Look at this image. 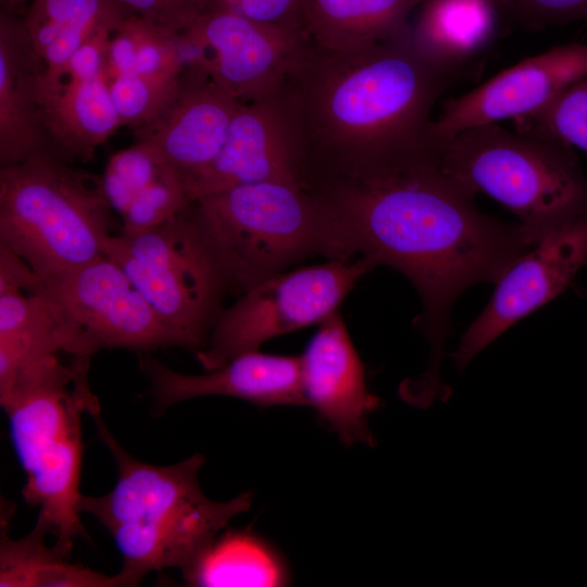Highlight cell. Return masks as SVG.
<instances>
[{"mask_svg":"<svg viewBox=\"0 0 587 587\" xmlns=\"http://www.w3.org/2000/svg\"><path fill=\"white\" fill-rule=\"evenodd\" d=\"M332 215L344 260L357 254L407 276L423 305L419 327L430 346L426 371L410 388L444 395L440 364L457 297L497 283L529 247L519 224L483 213L475 195L449 177L432 153L399 168L312 189Z\"/></svg>","mask_w":587,"mask_h":587,"instance_id":"cell-1","label":"cell"},{"mask_svg":"<svg viewBox=\"0 0 587 587\" xmlns=\"http://www.w3.org/2000/svg\"><path fill=\"white\" fill-rule=\"evenodd\" d=\"M452 76L414 49L411 30L365 48L312 40L288 79L305 185L390 171L430 153L432 111Z\"/></svg>","mask_w":587,"mask_h":587,"instance_id":"cell-2","label":"cell"},{"mask_svg":"<svg viewBox=\"0 0 587 587\" xmlns=\"http://www.w3.org/2000/svg\"><path fill=\"white\" fill-rule=\"evenodd\" d=\"M92 417L116 463L117 480L103 496L82 495L78 511L108 529L123 558L120 573L132 586L153 571H183L233 517L250 509V491L224 502L202 492V454L165 466L141 462L118 444L100 412Z\"/></svg>","mask_w":587,"mask_h":587,"instance_id":"cell-3","label":"cell"},{"mask_svg":"<svg viewBox=\"0 0 587 587\" xmlns=\"http://www.w3.org/2000/svg\"><path fill=\"white\" fill-rule=\"evenodd\" d=\"M430 152L449 177L513 212L529 247L587 211V176L572 147L547 133L484 124L432 141Z\"/></svg>","mask_w":587,"mask_h":587,"instance_id":"cell-4","label":"cell"},{"mask_svg":"<svg viewBox=\"0 0 587 587\" xmlns=\"http://www.w3.org/2000/svg\"><path fill=\"white\" fill-rule=\"evenodd\" d=\"M90 359L61 360L0 401L26 475L24 500L39 509L36 523L54 536V549L66 558L85 534L78 511L82 419L100 412L88 380Z\"/></svg>","mask_w":587,"mask_h":587,"instance_id":"cell-5","label":"cell"},{"mask_svg":"<svg viewBox=\"0 0 587 587\" xmlns=\"http://www.w3.org/2000/svg\"><path fill=\"white\" fill-rule=\"evenodd\" d=\"M191 208L229 292L241 295L315 254L342 260L329 210L310 188L246 184L199 198Z\"/></svg>","mask_w":587,"mask_h":587,"instance_id":"cell-6","label":"cell"},{"mask_svg":"<svg viewBox=\"0 0 587 587\" xmlns=\"http://www.w3.org/2000/svg\"><path fill=\"white\" fill-rule=\"evenodd\" d=\"M113 212L101 177L50 152L0 168V246L39 276L107 255Z\"/></svg>","mask_w":587,"mask_h":587,"instance_id":"cell-7","label":"cell"},{"mask_svg":"<svg viewBox=\"0 0 587 587\" xmlns=\"http://www.w3.org/2000/svg\"><path fill=\"white\" fill-rule=\"evenodd\" d=\"M191 204L150 228L121 229L110 237L105 254L122 267L183 348L197 352L204 347L229 290Z\"/></svg>","mask_w":587,"mask_h":587,"instance_id":"cell-8","label":"cell"},{"mask_svg":"<svg viewBox=\"0 0 587 587\" xmlns=\"http://www.w3.org/2000/svg\"><path fill=\"white\" fill-rule=\"evenodd\" d=\"M30 285L43 298L61 348L70 355L92 357L112 348H183L178 336L108 255L49 277L32 270Z\"/></svg>","mask_w":587,"mask_h":587,"instance_id":"cell-9","label":"cell"},{"mask_svg":"<svg viewBox=\"0 0 587 587\" xmlns=\"http://www.w3.org/2000/svg\"><path fill=\"white\" fill-rule=\"evenodd\" d=\"M375 265L367 259L282 272L254 285L218 314L203 348L195 352L205 371L280 335L323 322Z\"/></svg>","mask_w":587,"mask_h":587,"instance_id":"cell-10","label":"cell"},{"mask_svg":"<svg viewBox=\"0 0 587 587\" xmlns=\"http://www.w3.org/2000/svg\"><path fill=\"white\" fill-rule=\"evenodd\" d=\"M310 42L222 12H204L180 33L185 65L202 70L242 103L285 86Z\"/></svg>","mask_w":587,"mask_h":587,"instance_id":"cell-11","label":"cell"},{"mask_svg":"<svg viewBox=\"0 0 587 587\" xmlns=\"http://www.w3.org/2000/svg\"><path fill=\"white\" fill-rule=\"evenodd\" d=\"M260 182L307 187L299 120L288 82L263 98L240 103L220 153L209 166L187 178V188L193 202Z\"/></svg>","mask_w":587,"mask_h":587,"instance_id":"cell-12","label":"cell"},{"mask_svg":"<svg viewBox=\"0 0 587 587\" xmlns=\"http://www.w3.org/2000/svg\"><path fill=\"white\" fill-rule=\"evenodd\" d=\"M110 30L88 39L60 71L45 68L38 102L48 152L72 163L88 162L122 126L105 75Z\"/></svg>","mask_w":587,"mask_h":587,"instance_id":"cell-13","label":"cell"},{"mask_svg":"<svg viewBox=\"0 0 587 587\" xmlns=\"http://www.w3.org/2000/svg\"><path fill=\"white\" fill-rule=\"evenodd\" d=\"M529 249L496 283L492 298L463 334L452 359L459 371L490 342L559 296L587 262V211Z\"/></svg>","mask_w":587,"mask_h":587,"instance_id":"cell-14","label":"cell"},{"mask_svg":"<svg viewBox=\"0 0 587 587\" xmlns=\"http://www.w3.org/2000/svg\"><path fill=\"white\" fill-rule=\"evenodd\" d=\"M587 77V45L571 42L527 58L483 85L442 103L429 142L484 124L528 116L571 84Z\"/></svg>","mask_w":587,"mask_h":587,"instance_id":"cell-15","label":"cell"},{"mask_svg":"<svg viewBox=\"0 0 587 587\" xmlns=\"http://www.w3.org/2000/svg\"><path fill=\"white\" fill-rule=\"evenodd\" d=\"M299 357L307 405L317 412L344 444L372 445L367 417L379 400L367 389L363 363L339 312L320 323Z\"/></svg>","mask_w":587,"mask_h":587,"instance_id":"cell-16","label":"cell"},{"mask_svg":"<svg viewBox=\"0 0 587 587\" xmlns=\"http://www.w3.org/2000/svg\"><path fill=\"white\" fill-rule=\"evenodd\" d=\"M139 367L151 383L155 409L207 396H226L259 407L307 405L299 355L241 353L203 374L176 372L150 357L139 358Z\"/></svg>","mask_w":587,"mask_h":587,"instance_id":"cell-17","label":"cell"},{"mask_svg":"<svg viewBox=\"0 0 587 587\" xmlns=\"http://www.w3.org/2000/svg\"><path fill=\"white\" fill-rule=\"evenodd\" d=\"M240 103L204 72L186 67L174 100L152 122L134 129L135 142L153 149L187 180L217 157Z\"/></svg>","mask_w":587,"mask_h":587,"instance_id":"cell-18","label":"cell"},{"mask_svg":"<svg viewBox=\"0 0 587 587\" xmlns=\"http://www.w3.org/2000/svg\"><path fill=\"white\" fill-rule=\"evenodd\" d=\"M32 268L0 246V401L59 362L55 323L30 285Z\"/></svg>","mask_w":587,"mask_h":587,"instance_id":"cell-19","label":"cell"},{"mask_svg":"<svg viewBox=\"0 0 587 587\" xmlns=\"http://www.w3.org/2000/svg\"><path fill=\"white\" fill-rule=\"evenodd\" d=\"M45 65L23 20L0 17V165L21 163L48 152L38 102V78Z\"/></svg>","mask_w":587,"mask_h":587,"instance_id":"cell-20","label":"cell"},{"mask_svg":"<svg viewBox=\"0 0 587 587\" xmlns=\"http://www.w3.org/2000/svg\"><path fill=\"white\" fill-rule=\"evenodd\" d=\"M101 183L127 232L155 226L192 203L186 176L140 142L110 158Z\"/></svg>","mask_w":587,"mask_h":587,"instance_id":"cell-21","label":"cell"},{"mask_svg":"<svg viewBox=\"0 0 587 587\" xmlns=\"http://www.w3.org/2000/svg\"><path fill=\"white\" fill-rule=\"evenodd\" d=\"M411 29L414 49L453 76L492 39L498 8L491 0H423Z\"/></svg>","mask_w":587,"mask_h":587,"instance_id":"cell-22","label":"cell"},{"mask_svg":"<svg viewBox=\"0 0 587 587\" xmlns=\"http://www.w3.org/2000/svg\"><path fill=\"white\" fill-rule=\"evenodd\" d=\"M132 14L114 0H35L22 20L45 70L57 72L88 39Z\"/></svg>","mask_w":587,"mask_h":587,"instance_id":"cell-23","label":"cell"},{"mask_svg":"<svg viewBox=\"0 0 587 587\" xmlns=\"http://www.w3.org/2000/svg\"><path fill=\"white\" fill-rule=\"evenodd\" d=\"M422 1L305 0V28L323 49H361L411 30L408 16Z\"/></svg>","mask_w":587,"mask_h":587,"instance_id":"cell-24","label":"cell"},{"mask_svg":"<svg viewBox=\"0 0 587 587\" xmlns=\"http://www.w3.org/2000/svg\"><path fill=\"white\" fill-rule=\"evenodd\" d=\"M189 586H285L290 574L283 557L266 540L249 530L218 534L182 571Z\"/></svg>","mask_w":587,"mask_h":587,"instance_id":"cell-25","label":"cell"},{"mask_svg":"<svg viewBox=\"0 0 587 587\" xmlns=\"http://www.w3.org/2000/svg\"><path fill=\"white\" fill-rule=\"evenodd\" d=\"M8 520L1 515L0 587H128L120 572L107 575L70 563L54 547H48V530L39 524L26 536L11 539Z\"/></svg>","mask_w":587,"mask_h":587,"instance_id":"cell-26","label":"cell"},{"mask_svg":"<svg viewBox=\"0 0 587 587\" xmlns=\"http://www.w3.org/2000/svg\"><path fill=\"white\" fill-rule=\"evenodd\" d=\"M138 74L162 80L180 79L184 60L179 33L155 26L136 14L112 34L108 45V83L123 74Z\"/></svg>","mask_w":587,"mask_h":587,"instance_id":"cell-27","label":"cell"},{"mask_svg":"<svg viewBox=\"0 0 587 587\" xmlns=\"http://www.w3.org/2000/svg\"><path fill=\"white\" fill-rule=\"evenodd\" d=\"M177 80H162L129 73L109 82L111 97L121 124L139 128L158 117L174 100L182 86Z\"/></svg>","mask_w":587,"mask_h":587,"instance_id":"cell-28","label":"cell"},{"mask_svg":"<svg viewBox=\"0 0 587 587\" xmlns=\"http://www.w3.org/2000/svg\"><path fill=\"white\" fill-rule=\"evenodd\" d=\"M522 118L530 122L527 128L547 133L587 152V77L571 84L540 110Z\"/></svg>","mask_w":587,"mask_h":587,"instance_id":"cell-29","label":"cell"},{"mask_svg":"<svg viewBox=\"0 0 587 587\" xmlns=\"http://www.w3.org/2000/svg\"><path fill=\"white\" fill-rule=\"evenodd\" d=\"M304 5L305 0H204V12L233 14L310 39Z\"/></svg>","mask_w":587,"mask_h":587,"instance_id":"cell-30","label":"cell"},{"mask_svg":"<svg viewBox=\"0 0 587 587\" xmlns=\"http://www.w3.org/2000/svg\"><path fill=\"white\" fill-rule=\"evenodd\" d=\"M528 29L587 21V0H512L507 10Z\"/></svg>","mask_w":587,"mask_h":587,"instance_id":"cell-31","label":"cell"},{"mask_svg":"<svg viewBox=\"0 0 587 587\" xmlns=\"http://www.w3.org/2000/svg\"><path fill=\"white\" fill-rule=\"evenodd\" d=\"M161 28L182 33L204 12V0H114Z\"/></svg>","mask_w":587,"mask_h":587,"instance_id":"cell-32","label":"cell"},{"mask_svg":"<svg viewBox=\"0 0 587 587\" xmlns=\"http://www.w3.org/2000/svg\"><path fill=\"white\" fill-rule=\"evenodd\" d=\"M35 0H2L3 7H5V12L10 13L13 9L25 4V3H32Z\"/></svg>","mask_w":587,"mask_h":587,"instance_id":"cell-33","label":"cell"},{"mask_svg":"<svg viewBox=\"0 0 587 587\" xmlns=\"http://www.w3.org/2000/svg\"><path fill=\"white\" fill-rule=\"evenodd\" d=\"M512 0H491L498 10H508Z\"/></svg>","mask_w":587,"mask_h":587,"instance_id":"cell-34","label":"cell"}]
</instances>
